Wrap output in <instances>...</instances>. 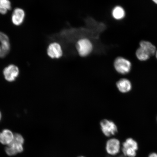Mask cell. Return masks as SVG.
<instances>
[{
    "mask_svg": "<svg viewBox=\"0 0 157 157\" xmlns=\"http://www.w3.org/2000/svg\"><path fill=\"white\" fill-rule=\"evenodd\" d=\"M47 53L48 56L52 58H59L62 56L61 47L56 43H53L49 45Z\"/></svg>",
    "mask_w": 157,
    "mask_h": 157,
    "instance_id": "obj_10",
    "label": "cell"
},
{
    "mask_svg": "<svg viewBox=\"0 0 157 157\" xmlns=\"http://www.w3.org/2000/svg\"><path fill=\"white\" fill-rule=\"evenodd\" d=\"M114 66L119 73L125 75L129 73L132 68L130 61L122 57H118L115 59Z\"/></svg>",
    "mask_w": 157,
    "mask_h": 157,
    "instance_id": "obj_5",
    "label": "cell"
},
{
    "mask_svg": "<svg viewBox=\"0 0 157 157\" xmlns=\"http://www.w3.org/2000/svg\"><path fill=\"white\" fill-rule=\"evenodd\" d=\"M153 2L157 5V0H152Z\"/></svg>",
    "mask_w": 157,
    "mask_h": 157,
    "instance_id": "obj_18",
    "label": "cell"
},
{
    "mask_svg": "<svg viewBox=\"0 0 157 157\" xmlns=\"http://www.w3.org/2000/svg\"><path fill=\"white\" fill-rule=\"evenodd\" d=\"M3 75L7 81H14L18 76L19 71L18 67L14 64L9 65L4 69Z\"/></svg>",
    "mask_w": 157,
    "mask_h": 157,
    "instance_id": "obj_8",
    "label": "cell"
},
{
    "mask_svg": "<svg viewBox=\"0 0 157 157\" xmlns=\"http://www.w3.org/2000/svg\"><path fill=\"white\" fill-rule=\"evenodd\" d=\"M135 54L137 59L141 61H146L151 57L150 55L140 47L137 49Z\"/></svg>",
    "mask_w": 157,
    "mask_h": 157,
    "instance_id": "obj_16",
    "label": "cell"
},
{
    "mask_svg": "<svg viewBox=\"0 0 157 157\" xmlns=\"http://www.w3.org/2000/svg\"><path fill=\"white\" fill-rule=\"evenodd\" d=\"M139 46H140L139 47L148 53L151 57L154 56L157 50L156 47L149 41H141L139 43Z\"/></svg>",
    "mask_w": 157,
    "mask_h": 157,
    "instance_id": "obj_13",
    "label": "cell"
},
{
    "mask_svg": "<svg viewBox=\"0 0 157 157\" xmlns=\"http://www.w3.org/2000/svg\"><path fill=\"white\" fill-rule=\"evenodd\" d=\"M1 117H2L1 113V112H0V121H1Z\"/></svg>",
    "mask_w": 157,
    "mask_h": 157,
    "instance_id": "obj_20",
    "label": "cell"
},
{
    "mask_svg": "<svg viewBox=\"0 0 157 157\" xmlns=\"http://www.w3.org/2000/svg\"><path fill=\"white\" fill-rule=\"evenodd\" d=\"M78 157H86L83 156H78Z\"/></svg>",
    "mask_w": 157,
    "mask_h": 157,
    "instance_id": "obj_21",
    "label": "cell"
},
{
    "mask_svg": "<svg viewBox=\"0 0 157 157\" xmlns=\"http://www.w3.org/2000/svg\"></svg>",
    "mask_w": 157,
    "mask_h": 157,
    "instance_id": "obj_22",
    "label": "cell"
},
{
    "mask_svg": "<svg viewBox=\"0 0 157 157\" xmlns=\"http://www.w3.org/2000/svg\"><path fill=\"white\" fill-rule=\"evenodd\" d=\"M117 87L119 91L123 93H126L132 89V85L130 80L126 78H122L117 83Z\"/></svg>",
    "mask_w": 157,
    "mask_h": 157,
    "instance_id": "obj_11",
    "label": "cell"
},
{
    "mask_svg": "<svg viewBox=\"0 0 157 157\" xmlns=\"http://www.w3.org/2000/svg\"><path fill=\"white\" fill-rule=\"evenodd\" d=\"M10 49L9 37L5 33L0 31V58H4L6 56Z\"/></svg>",
    "mask_w": 157,
    "mask_h": 157,
    "instance_id": "obj_7",
    "label": "cell"
},
{
    "mask_svg": "<svg viewBox=\"0 0 157 157\" xmlns=\"http://www.w3.org/2000/svg\"><path fill=\"white\" fill-rule=\"evenodd\" d=\"M10 0H0V14L5 15L11 9Z\"/></svg>",
    "mask_w": 157,
    "mask_h": 157,
    "instance_id": "obj_15",
    "label": "cell"
},
{
    "mask_svg": "<svg viewBox=\"0 0 157 157\" xmlns=\"http://www.w3.org/2000/svg\"><path fill=\"white\" fill-rule=\"evenodd\" d=\"M138 149V143L131 137L126 139L121 143V152L125 156L136 157Z\"/></svg>",
    "mask_w": 157,
    "mask_h": 157,
    "instance_id": "obj_2",
    "label": "cell"
},
{
    "mask_svg": "<svg viewBox=\"0 0 157 157\" xmlns=\"http://www.w3.org/2000/svg\"><path fill=\"white\" fill-rule=\"evenodd\" d=\"M102 133L108 138L115 137L118 132V128L114 122L107 119H104L101 123Z\"/></svg>",
    "mask_w": 157,
    "mask_h": 157,
    "instance_id": "obj_3",
    "label": "cell"
},
{
    "mask_svg": "<svg viewBox=\"0 0 157 157\" xmlns=\"http://www.w3.org/2000/svg\"><path fill=\"white\" fill-rule=\"evenodd\" d=\"M14 134L9 129H6L0 133V142L4 145H8L13 141Z\"/></svg>",
    "mask_w": 157,
    "mask_h": 157,
    "instance_id": "obj_12",
    "label": "cell"
},
{
    "mask_svg": "<svg viewBox=\"0 0 157 157\" xmlns=\"http://www.w3.org/2000/svg\"><path fill=\"white\" fill-rule=\"evenodd\" d=\"M121 143L118 139L113 137L107 139L106 142L105 150L109 156L117 155L121 152Z\"/></svg>",
    "mask_w": 157,
    "mask_h": 157,
    "instance_id": "obj_4",
    "label": "cell"
},
{
    "mask_svg": "<svg viewBox=\"0 0 157 157\" xmlns=\"http://www.w3.org/2000/svg\"><path fill=\"white\" fill-rule=\"evenodd\" d=\"M25 13L24 10L17 7L13 11L11 16V21L16 26H20L24 22Z\"/></svg>",
    "mask_w": 157,
    "mask_h": 157,
    "instance_id": "obj_9",
    "label": "cell"
},
{
    "mask_svg": "<svg viewBox=\"0 0 157 157\" xmlns=\"http://www.w3.org/2000/svg\"><path fill=\"white\" fill-rule=\"evenodd\" d=\"M76 46L78 54L82 57L87 56L93 49L91 43L87 39H80L77 43Z\"/></svg>",
    "mask_w": 157,
    "mask_h": 157,
    "instance_id": "obj_6",
    "label": "cell"
},
{
    "mask_svg": "<svg viewBox=\"0 0 157 157\" xmlns=\"http://www.w3.org/2000/svg\"><path fill=\"white\" fill-rule=\"evenodd\" d=\"M155 55L156 57V59H157V50H156V52L155 53Z\"/></svg>",
    "mask_w": 157,
    "mask_h": 157,
    "instance_id": "obj_19",
    "label": "cell"
},
{
    "mask_svg": "<svg viewBox=\"0 0 157 157\" xmlns=\"http://www.w3.org/2000/svg\"><path fill=\"white\" fill-rule=\"evenodd\" d=\"M148 157H157V153L153 152L149 155Z\"/></svg>",
    "mask_w": 157,
    "mask_h": 157,
    "instance_id": "obj_17",
    "label": "cell"
},
{
    "mask_svg": "<svg viewBox=\"0 0 157 157\" xmlns=\"http://www.w3.org/2000/svg\"><path fill=\"white\" fill-rule=\"evenodd\" d=\"M24 142L23 136L18 133H16L14 134L13 141L6 147V153L8 155L11 156L23 152Z\"/></svg>",
    "mask_w": 157,
    "mask_h": 157,
    "instance_id": "obj_1",
    "label": "cell"
},
{
    "mask_svg": "<svg viewBox=\"0 0 157 157\" xmlns=\"http://www.w3.org/2000/svg\"><path fill=\"white\" fill-rule=\"evenodd\" d=\"M112 14L115 19L121 20L124 18L126 15V12L122 7L117 6L113 9Z\"/></svg>",
    "mask_w": 157,
    "mask_h": 157,
    "instance_id": "obj_14",
    "label": "cell"
}]
</instances>
